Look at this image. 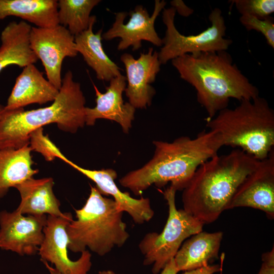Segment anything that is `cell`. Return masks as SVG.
I'll list each match as a JSON object with an SVG mask.
<instances>
[{"instance_id": "cell-1", "label": "cell", "mask_w": 274, "mask_h": 274, "mask_svg": "<svg viewBox=\"0 0 274 274\" xmlns=\"http://www.w3.org/2000/svg\"><path fill=\"white\" fill-rule=\"evenodd\" d=\"M153 144L155 149L152 159L119 180L137 196L153 184L161 187L168 182L177 191L183 190L198 167L224 146L219 133L211 130L194 138L182 136L172 142L154 141Z\"/></svg>"}, {"instance_id": "cell-2", "label": "cell", "mask_w": 274, "mask_h": 274, "mask_svg": "<svg viewBox=\"0 0 274 274\" xmlns=\"http://www.w3.org/2000/svg\"><path fill=\"white\" fill-rule=\"evenodd\" d=\"M260 161L239 149L206 161L182 190L183 209L204 224L214 222Z\"/></svg>"}, {"instance_id": "cell-3", "label": "cell", "mask_w": 274, "mask_h": 274, "mask_svg": "<svg viewBox=\"0 0 274 274\" xmlns=\"http://www.w3.org/2000/svg\"><path fill=\"white\" fill-rule=\"evenodd\" d=\"M181 78L196 91L197 100L211 119L227 108L230 98L239 101L259 96L226 51L186 54L172 60Z\"/></svg>"}, {"instance_id": "cell-4", "label": "cell", "mask_w": 274, "mask_h": 274, "mask_svg": "<svg viewBox=\"0 0 274 274\" xmlns=\"http://www.w3.org/2000/svg\"><path fill=\"white\" fill-rule=\"evenodd\" d=\"M85 102L80 84L67 71L50 106L29 111H4L0 107V148L18 149L29 145L33 131L51 123L64 131L76 133L85 125Z\"/></svg>"}, {"instance_id": "cell-5", "label": "cell", "mask_w": 274, "mask_h": 274, "mask_svg": "<svg viewBox=\"0 0 274 274\" xmlns=\"http://www.w3.org/2000/svg\"><path fill=\"white\" fill-rule=\"evenodd\" d=\"M206 126L220 134L223 145L237 148L258 160L273 150L274 111L260 96L219 111Z\"/></svg>"}, {"instance_id": "cell-6", "label": "cell", "mask_w": 274, "mask_h": 274, "mask_svg": "<svg viewBox=\"0 0 274 274\" xmlns=\"http://www.w3.org/2000/svg\"><path fill=\"white\" fill-rule=\"evenodd\" d=\"M76 220L66 226L69 239L68 249L75 253L88 248L100 256L121 247L129 237L126 224L123 221L114 200L103 196L95 187L90 186V192L85 204L75 209Z\"/></svg>"}, {"instance_id": "cell-7", "label": "cell", "mask_w": 274, "mask_h": 274, "mask_svg": "<svg viewBox=\"0 0 274 274\" xmlns=\"http://www.w3.org/2000/svg\"><path fill=\"white\" fill-rule=\"evenodd\" d=\"M176 192L170 185L163 192L168 206V216L162 231L159 233H147L139 245L144 256L143 264L152 265L153 274L158 273L174 259L186 239L202 231L203 223L184 209H177Z\"/></svg>"}, {"instance_id": "cell-8", "label": "cell", "mask_w": 274, "mask_h": 274, "mask_svg": "<svg viewBox=\"0 0 274 274\" xmlns=\"http://www.w3.org/2000/svg\"><path fill=\"white\" fill-rule=\"evenodd\" d=\"M176 12L173 7L163 10L162 20L166 28L158 52L161 64L186 54L226 51L232 44L231 39L224 38L226 27L219 8H215L209 15L210 26L195 35L185 36L180 33L175 25Z\"/></svg>"}, {"instance_id": "cell-9", "label": "cell", "mask_w": 274, "mask_h": 274, "mask_svg": "<svg viewBox=\"0 0 274 274\" xmlns=\"http://www.w3.org/2000/svg\"><path fill=\"white\" fill-rule=\"evenodd\" d=\"M30 46L43 65L47 79L59 90L63 59L77 55L74 36L60 24L51 28L31 27Z\"/></svg>"}, {"instance_id": "cell-10", "label": "cell", "mask_w": 274, "mask_h": 274, "mask_svg": "<svg viewBox=\"0 0 274 274\" xmlns=\"http://www.w3.org/2000/svg\"><path fill=\"white\" fill-rule=\"evenodd\" d=\"M73 219L70 213L64 217L47 215L43 230L44 238L38 253L42 262L53 264L61 274H88L92 266L91 254L88 250L81 252L76 260L68 257L69 239L66 228Z\"/></svg>"}, {"instance_id": "cell-11", "label": "cell", "mask_w": 274, "mask_h": 274, "mask_svg": "<svg viewBox=\"0 0 274 274\" xmlns=\"http://www.w3.org/2000/svg\"><path fill=\"white\" fill-rule=\"evenodd\" d=\"M165 5L164 0H156L151 16L145 8L138 5L129 13L130 18L125 24L124 21L128 14L125 12L116 13L114 22L112 27L102 35V38L107 41L120 38L117 46L118 50L126 49L130 46L132 47L133 51L138 50L142 47V41L149 42L157 47L162 46V40L156 31L154 24Z\"/></svg>"}, {"instance_id": "cell-12", "label": "cell", "mask_w": 274, "mask_h": 274, "mask_svg": "<svg viewBox=\"0 0 274 274\" xmlns=\"http://www.w3.org/2000/svg\"><path fill=\"white\" fill-rule=\"evenodd\" d=\"M47 215H24L16 210L0 212V248L20 256L38 252L42 243Z\"/></svg>"}, {"instance_id": "cell-13", "label": "cell", "mask_w": 274, "mask_h": 274, "mask_svg": "<svg viewBox=\"0 0 274 274\" xmlns=\"http://www.w3.org/2000/svg\"><path fill=\"white\" fill-rule=\"evenodd\" d=\"M249 207L274 218V151L260 160L257 167L243 180L234 193L228 210Z\"/></svg>"}, {"instance_id": "cell-14", "label": "cell", "mask_w": 274, "mask_h": 274, "mask_svg": "<svg viewBox=\"0 0 274 274\" xmlns=\"http://www.w3.org/2000/svg\"><path fill=\"white\" fill-rule=\"evenodd\" d=\"M126 71L125 94L135 109H146L151 105L156 93L151 85L155 80L160 70L158 52L149 48L147 53H141L135 59L130 54L124 53L120 57Z\"/></svg>"}, {"instance_id": "cell-15", "label": "cell", "mask_w": 274, "mask_h": 274, "mask_svg": "<svg viewBox=\"0 0 274 274\" xmlns=\"http://www.w3.org/2000/svg\"><path fill=\"white\" fill-rule=\"evenodd\" d=\"M59 158L92 180L102 195H111L118 210L128 213L135 223L142 224L148 222L154 216V212L149 198H134L128 193L123 192L119 189L115 182L117 174L113 169L91 170L75 164L63 154Z\"/></svg>"}, {"instance_id": "cell-16", "label": "cell", "mask_w": 274, "mask_h": 274, "mask_svg": "<svg viewBox=\"0 0 274 274\" xmlns=\"http://www.w3.org/2000/svg\"><path fill=\"white\" fill-rule=\"evenodd\" d=\"M126 84V77L122 74L110 81L104 93L93 84L96 106L85 108V125L92 126L96 120L105 119L118 123L124 133H128L134 118L135 109L129 102H124L122 94Z\"/></svg>"}, {"instance_id": "cell-17", "label": "cell", "mask_w": 274, "mask_h": 274, "mask_svg": "<svg viewBox=\"0 0 274 274\" xmlns=\"http://www.w3.org/2000/svg\"><path fill=\"white\" fill-rule=\"evenodd\" d=\"M58 93L59 90L44 77L34 64H31L23 68L6 106L1 108L4 111H13L30 104L42 105L53 101Z\"/></svg>"}, {"instance_id": "cell-18", "label": "cell", "mask_w": 274, "mask_h": 274, "mask_svg": "<svg viewBox=\"0 0 274 274\" xmlns=\"http://www.w3.org/2000/svg\"><path fill=\"white\" fill-rule=\"evenodd\" d=\"M54 185L52 178L33 177L17 185L15 188L21 201L16 210L24 215L64 217L67 213L61 211L60 201L53 190Z\"/></svg>"}, {"instance_id": "cell-19", "label": "cell", "mask_w": 274, "mask_h": 274, "mask_svg": "<svg viewBox=\"0 0 274 274\" xmlns=\"http://www.w3.org/2000/svg\"><path fill=\"white\" fill-rule=\"evenodd\" d=\"M223 236L222 231H201L192 235L184 242L174 258L178 271L204 267L218 259Z\"/></svg>"}, {"instance_id": "cell-20", "label": "cell", "mask_w": 274, "mask_h": 274, "mask_svg": "<svg viewBox=\"0 0 274 274\" xmlns=\"http://www.w3.org/2000/svg\"><path fill=\"white\" fill-rule=\"evenodd\" d=\"M31 29L29 24L21 21L11 22L3 29L1 36L0 72L10 65L23 68L38 61L30 46Z\"/></svg>"}, {"instance_id": "cell-21", "label": "cell", "mask_w": 274, "mask_h": 274, "mask_svg": "<svg viewBox=\"0 0 274 274\" xmlns=\"http://www.w3.org/2000/svg\"><path fill=\"white\" fill-rule=\"evenodd\" d=\"M96 17L91 16L87 29L74 37L76 49L86 63L92 68L98 80L110 81L121 75L120 68L105 53L101 43L102 29L93 31Z\"/></svg>"}, {"instance_id": "cell-22", "label": "cell", "mask_w": 274, "mask_h": 274, "mask_svg": "<svg viewBox=\"0 0 274 274\" xmlns=\"http://www.w3.org/2000/svg\"><path fill=\"white\" fill-rule=\"evenodd\" d=\"M29 145L18 149L0 148V198L9 189L33 177L39 170L34 163Z\"/></svg>"}, {"instance_id": "cell-23", "label": "cell", "mask_w": 274, "mask_h": 274, "mask_svg": "<svg viewBox=\"0 0 274 274\" xmlns=\"http://www.w3.org/2000/svg\"><path fill=\"white\" fill-rule=\"evenodd\" d=\"M18 17L37 27L51 28L59 25L58 1L0 0V20Z\"/></svg>"}, {"instance_id": "cell-24", "label": "cell", "mask_w": 274, "mask_h": 274, "mask_svg": "<svg viewBox=\"0 0 274 274\" xmlns=\"http://www.w3.org/2000/svg\"><path fill=\"white\" fill-rule=\"evenodd\" d=\"M100 0H59V24L68 29L74 37L88 29L92 9Z\"/></svg>"}, {"instance_id": "cell-25", "label": "cell", "mask_w": 274, "mask_h": 274, "mask_svg": "<svg viewBox=\"0 0 274 274\" xmlns=\"http://www.w3.org/2000/svg\"><path fill=\"white\" fill-rule=\"evenodd\" d=\"M242 15H250L260 19L270 17L274 12L273 0H234L231 1Z\"/></svg>"}, {"instance_id": "cell-26", "label": "cell", "mask_w": 274, "mask_h": 274, "mask_svg": "<svg viewBox=\"0 0 274 274\" xmlns=\"http://www.w3.org/2000/svg\"><path fill=\"white\" fill-rule=\"evenodd\" d=\"M29 145L32 150L41 153L48 161H53L61 152L48 136L44 134L43 128L30 134Z\"/></svg>"}, {"instance_id": "cell-27", "label": "cell", "mask_w": 274, "mask_h": 274, "mask_svg": "<svg viewBox=\"0 0 274 274\" xmlns=\"http://www.w3.org/2000/svg\"><path fill=\"white\" fill-rule=\"evenodd\" d=\"M241 23L248 30H255L261 32L265 38L267 43L274 48V23L271 16L265 19H260L250 15H242L239 18Z\"/></svg>"}, {"instance_id": "cell-28", "label": "cell", "mask_w": 274, "mask_h": 274, "mask_svg": "<svg viewBox=\"0 0 274 274\" xmlns=\"http://www.w3.org/2000/svg\"><path fill=\"white\" fill-rule=\"evenodd\" d=\"M262 263L257 274H274V248L262 255Z\"/></svg>"}, {"instance_id": "cell-29", "label": "cell", "mask_w": 274, "mask_h": 274, "mask_svg": "<svg viewBox=\"0 0 274 274\" xmlns=\"http://www.w3.org/2000/svg\"><path fill=\"white\" fill-rule=\"evenodd\" d=\"M225 257L224 253H222L220 257L219 264H209L194 270L185 271L182 274H214L216 272L222 271L223 262Z\"/></svg>"}, {"instance_id": "cell-30", "label": "cell", "mask_w": 274, "mask_h": 274, "mask_svg": "<svg viewBox=\"0 0 274 274\" xmlns=\"http://www.w3.org/2000/svg\"><path fill=\"white\" fill-rule=\"evenodd\" d=\"M172 7L182 16H188L191 14L193 10L187 7L182 1L174 0L170 2Z\"/></svg>"}, {"instance_id": "cell-31", "label": "cell", "mask_w": 274, "mask_h": 274, "mask_svg": "<svg viewBox=\"0 0 274 274\" xmlns=\"http://www.w3.org/2000/svg\"><path fill=\"white\" fill-rule=\"evenodd\" d=\"M178 272L173 259L165 265L161 270L160 274H177Z\"/></svg>"}, {"instance_id": "cell-32", "label": "cell", "mask_w": 274, "mask_h": 274, "mask_svg": "<svg viewBox=\"0 0 274 274\" xmlns=\"http://www.w3.org/2000/svg\"><path fill=\"white\" fill-rule=\"evenodd\" d=\"M45 265L46 268L48 269L50 274H61L58 270L53 267L49 264L46 262H42Z\"/></svg>"}, {"instance_id": "cell-33", "label": "cell", "mask_w": 274, "mask_h": 274, "mask_svg": "<svg viewBox=\"0 0 274 274\" xmlns=\"http://www.w3.org/2000/svg\"><path fill=\"white\" fill-rule=\"evenodd\" d=\"M98 274H120V273H117L115 272L114 271L111 270H107L99 271L98 272Z\"/></svg>"}, {"instance_id": "cell-34", "label": "cell", "mask_w": 274, "mask_h": 274, "mask_svg": "<svg viewBox=\"0 0 274 274\" xmlns=\"http://www.w3.org/2000/svg\"><path fill=\"white\" fill-rule=\"evenodd\" d=\"M220 274H222V271H221V272H220Z\"/></svg>"}]
</instances>
